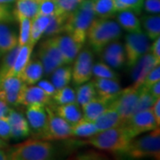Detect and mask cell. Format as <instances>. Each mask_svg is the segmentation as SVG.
<instances>
[{"instance_id":"obj_49","label":"cell","mask_w":160,"mask_h":160,"mask_svg":"<svg viewBox=\"0 0 160 160\" xmlns=\"http://www.w3.org/2000/svg\"><path fill=\"white\" fill-rule=\"evenodd\" d=\"M151 111L152 114L154 116L155 119L157 121V124L159 126L160 125V98H158L155 102L153 103V105L151 106Z\"/></svg>"},{"instance_id":"obj_23","label":"cell","mask_w":160,"mask_h":160,"mask_svg":"<svg viewBox=\"0 0 160 160\" xmlns=\"http://www.w3.org/2000/svg\"><path fill=\"white\" fill-rule=\"evenodd\" d=\"M18 46V35L7 25L0 23V53L5 54Z\"/></svg>"},{"instance_id":"obj_9","label":"cell","mask_w":160,"mask_h":160,"mask_svg":"<svg viewBox=\"0 0 160 160\" xmlns=\"http://www.w3.org/2000/svg\"><path fill=\"white\" fill-rule=\"evenodd\" d=\"M124 126L128 129L133 138L159 127L152 114L151 109L135 112Z\"/></svg>"},{"instance_id":"obj_51","label":"cell","mask_w":160,"mask_h":160,"mask_svg":"<svg viewBox=\"0 0 160 160\" xmlns=\"http://www.w3.org/2000/svg\"><path fill=\"white\" fill-rule=\"evenodd\" d=\"M10 106L7 102H6L5 101L0 99V118L3 117H6L9 110H10Z\"/></svg>"},{"instance_id":"obj_27","label":"cell","mask_w":160,"mask_h":160,"mask_svg":"<svg viewBox=\"0 0 160 160\" xmlns=\"http://www.w3.org/2000/svg\"><path fill=\"white\" fill-rule=\"evenodd\" d=\"M142 25L144 33L149 39L154 40L160 37V16L159 14H148L140 19Z\"/></svg>"},{"instance_id":"obj_1","label":"cell","mask_w":160,"mask_h":160,"mask_svg":"<svg viewBox=\"0 0 160 160\" xmlns=\"http://www.w3.org/2000/svg\"><path fill=\"white\" fill-rule=\"evenodd\" d=\"M133 137L125 126L98 132L89 137L87 142L94 148L113 154L126 155Z\"/></svg>"},{"instance_id":"obj_22","label":"cell","mask_w":160,"mask_h":160,"mask_svg":"<svg viewBox=\"0 0 160 160\" xmlns=\"http://www.w3.org/2000/svg\"><path fill=\"white\" fill-rule=\"evenodd\" d=\"M51 16L36 14L31 19V28H30V35H29V44L33 47L38 42V40L42 38L46 31L48 24L50 22Z\"/></svg>"},{"instance_id":"obj_53","label":"cell","mask_w":160,"mask_h":160,"mask_svg":"<svg viewBox=\"0 0 160 160\" xmlns=\"http://www.w3.org/2000/svg\"><path fill=\"white\" fill-rule=\"evenodd\" d=\"M8 157H7V153H6L2 149H0V160H7Z\"/></svg>"},{"instance_id":"obj_24","label":"cell","mask_w":160,"mask_h":160,"mask_svg":"<svg viewBox=\"0 0 160 160\" xmlns=\"http://www.w3.org/2000/svg\"><path fill=\"white\" fill-rule=\"evenodd\" d=\"M34 47L30 46L29 43L24 45V46H18V52L14 63L12 65L9 76H16L19 77V75L21 73V71L24 69V67L28 64L30 61L31 57V53L33 51Z\"/></svg>"},{"instance_id":"obj_52","label":"cell","mask_w":160,"mask_h":160,"mask_svg":"<svg viewBox=\"0 0 160 160\" xmlns=\"http://www.w3.org/2000/svg\"><path fill=\"white\" fill-rule=\"evenodd\" d=\"M149 92L156 99L160 98V81L155 83L153 86H150L149 88Z\"/></svg>"},{"instance_id":"obj_50","label":"cell","mask_w":160,"mask_h":160,"mask_svg":"<svg viewBox=\"0 0 160 160\" xmlns=\"http://www.w3.org/2000/svg\"><path fill=\"white\" fill-rule=\"evenodd\" d=\"M150 48H151V51H152L151 53L153 54V56L157 60L160 61V37L154 39V42Z\"/></svg>"},{"instance_id":"obj_17","label":"cell","mask_w":160,"mask_h":160,"mask_svg":"<svg viewBox=\"0 0 160 160\" xmlns=\"http://www.w3.org/2000/svg\"><path fill=\"white\" fill-rule=\"evenodd\" d=\"M93 123L95 124L99 132L104 131L112 127L123 126L119 113L118 112L117 109L111 103L109 104V106L107 109H104L102 112L93 120Z\"/></svg>"},{"instance_id":"obj_57","label":"cell","mask_w":160,"mask_h":160,"mask_svg":"<svg viewBox=\"0 0 160 160\" xmlns=\"http://www.w3.org/2000/svg\"><path fill=\"white\" fill-rule=\"evenodd\" d=\"M0 56H1V53H0Z\"/></svg>"},{"instance_id":"obj_25","label":"cell","mask_w":160,"mask_h":160,"mask_svg":"<svg viewBox=\"0 0 160 160\" xmlns=\"http://www.w3.org/2000/svg\"><path fill=\"white\" fill-rule=\"evenodd\" d=\"M118 12V23L122 29H126L128 32L142 31L140 19L133 12L124 10Z\"/></svg>"},{"instance_id":"obj_55","label":"cell","mask_w":160,"mask_h":160,"mask_svg":"<svg viewBox=\"0 0 160 160\" xmlns=\"http://www.w3.org/2000/svg\"><path fill=\"white\" fill-rule=\"evenodd\" d=\"M15 2V0H0V4H4V5H9Z\"/></svg>"},{"instance_id":"obj_38","label":"cell","mask_w":160,"mask_h":160,"mask_svg":"<svg viewBox=\"0 0 160 160\" xmlns=\"http://www.w3.org/2000/svg\"><path fill=\"white\" fill-rule=\"evenodd\" d=\"M157 99L149 92L148 89L140 87V93H139V97H138L137 104L135 107V112L150 109Z\"/></svg>"},{"instance_id":"obj_47","label":"cell","mask_w":160,"mask_h":160,"mask_svg":"<svg viewBox=\"0 0 160 160\" xmlns=\"http://www.w3.org/2000/svg\"><path fill=\"white\" fill-rule=\"evenodd\" d=\"M56 2H57L58 6H59L61 12H64V13L71 12L79 5V3H77V2L71 1V0H56Z\"/></svg>"},{"instance_id":"obj_34","label":"cell","mask_w":160,"mask_h":160,"mask_svg":"<svg viewBox=\"0 0 160 160\" xmlns=\"http://www.w3.org/2000/svg\"><path fill=\"white\" fill-rule=\"evenodd\" d=\"M40 46L44 48V50L47 52V54L50 56L52 62L56 64L57 67H61V66L64 65L62 55L61 53V51H60L53 37H50L49 38L42 42L40 44Z\"/></svg>"},{"instance_id":"obj_13","label":"cell","mask_w":160,"mask_h":160,"mask_svg":"<svg viewBox=\"0 0 160 160\" xmlns=\"http://www.w3.org/2000/svg\"><path fill=\"white\" fill-rule=\"evenodd\" d=\"M26 107V118L28 120L29 127L40 137L46 127L47 120L46 105L41 103H32Z\"/></svg>"},{"instance_id":"obj_37","label":"cell","mask_w":160,"mask_h":160,"mask_svg":"<svg viewBox=\"0 0 160 160\" xmlns=\"http://www.w3.org/2000/svg\"><path fill=\"white\" fill-rule=\"evenodd\" d=\"M144 0H115V5L118 12L129 10L136 15L142 13Z\"/></svg>"},{"instance_id":"obj_28","label":"cell","mask_w":160,"mask_h":160,"mask_svg":"<svg viewBox=\"0 0 160 160\" xmlns=\"http://www.w3.org/2000/svg\"><path fill=\"white\" fill-rule=\"evenodd\" d=\"M52 83L56 88L61 89L64 86H69L72 80V67L71 66H61L53 70L52 73Z\"/></svg>"},{"instance_id":"obj_12","label":"cell","mask_w":160,"mask_h":160,"mask_svg":"<svg viewBox=\"0 0 160 160\" xmlns=\"http://www.w3.org/2000/svg\"><path fill=\"white\" fill-rule=\"evenodd\" d=\"M23 85L24 83L19 77H6L0 82V99L9 105H19L20 93Z\"/></svg>"},{"instance_id":"obj_54","label":"cell","mask_w":160,"mask_h":160,"mask_svg":"<svg viewBox=\"0 0 160 160\" xmlns=\"http://www.w3.org/2000/svg\"><path fill=\"white\" fill-rule=\"evenodd\" d=\"M6 148H8V144L6 142V141H5V140H3V139L0 138V149H6Z\"/></svg>"},{"instance_id":"obj_4","label":"cell","mask_w":160,"mask_h":160,"mask_svg":"<svg viewBox=\"0 0 160 160\" xmlns=\"http://www.w3.org/2000/svg\"><path fill=\"white\" fill-rule=\"evenodd\" d=\"M55 153L53 145L46 140L31 139L13 145L8 149L10 160H49Z\"/></svg>"},{"instance_id":"obj_11","label":"cell","mask_w":160,"mask_h":160,"mask_svg":"<svg viewBox=\"0 0 160 160\" xmlns=\"http://www.w3.org/2000/svg\"><path fill=\"white\" fill-rule=\"evenodd\" d=\"M160 61L157 60L151 52H147L140 58L134 65L131 67V78L132 80V86L135 88H140L142 86L144 78L149 71L159 65Z\"/></svg>"},{"instance_id":"obj_21","label":"cell","mask_w":160,"mask_h":160,"mask_svg":"<svg viewBox=\"0 0 160 160\" xmlns=\"http://www.w3.org/2000/svg\"><path fill=\"white\" fill-rule=\"evenodd\" d=\"M48 106L54 111L55 114H57L59 117L66 120L70 125L76 123L83 117L81 107L77 102L62 104V105H55V106L49 104Z\"/></svg>"},{"instance_id":"obj_29","label":"cell","mask_w":160,"mask_h":160,"mask_svg":"<svg viewBox=\"0 0 160 160\" xmlns=\"http://www.w3.org/2000/svg\"><path fill=\"white\" fill-rule=\"evenodd\" d=\"M92 7L95 16L109 18L118 12L115 0H92Z\"/></svg>"},{"instance_id":"obj_33","label":"cell","mask_w":160,"mask_h":160,"mask_svg":"<svg viewBox=\"0 0 160 160\" xmlns=\"http://www.w3.org/2000/svg\"><path fill=\"white\" fill-rule=\"evenodd\" d=\"M16 8L13 13L22 14L26 17L32 18L38 13V0H15Z\"/></svg>"},{"instance_id":"obj_41","label":"cell","mask_w":160,"mask_h":160,"mask_svg":"<svg viewBox=\"0 0 160 160\" xmlns=\"http://www.w3.org/2000/svg\"><path fill=\"white\" fill-rule=\"evenodd\" d=\"M38 57L42 63V66L44 69V74L46 75V76L51 75L53 72V70L58 68L56 64L52 62V60L41 46H39L38 51Z\"/></svg>"},{"instance_id":"obj_20","label":"cell","mask_w":160,"mask_h":160,"mask_svg":"<svg viewBox=\"0 0 160 160\" xmlns=\"http://www.w3.org/2000/svg\"><path fill=\"white\" fill-rule=\"evenodd\" d=\"M44 75V69L42 63L38 59L29 61L28 64L21 71L19 78L24 84L31 86L36 85Z\"/></svg>"},{"instance_id":"obj_48","label":"cell","mask_w":160,"mask_h":160,"mask_svg":"<svg viewBox=\"0 0 160 160\" xmlns=\"http://www.w3.org/2000/svg\"><path fill=\"white\" fill-rule=\"evenodd\" d=\"M38 86H39L43 91L45 92L46 93H47L49 96H51V97L56 92V88L52 85V83L50 82V81H48V80L40 79L38 82Z\"/></svg>"},{"instance_id":"obj_31","label":"cell","mask_w":160,"mask_h":160,"mask_svg":"<svg viewBox=\"0 0 160 160\" xmlns=\"http://www.w3.org/2000/svg\"><path fill=\"white\" fill-rule=\"evenodd\" d=\"M69 13H56L52 15L50 22L44 35L48 37H53L59 34H62L64 31V25Z\"/></svg>"},{"instance_id":"obj_19","label":"cell","mask_w":160,"mask_h":160,"mask_svg":"<svg viewBox=\"0 0 160 160\" xmlns=\"http://www.w3.org/2000/svg\"><path fill=\"white\" fill-rule=\"evenodd\" d=\"M114 99H105L96 96L90 102L81 107L83 118L90 121H93L99 115L109 106Z\"/></svg>"},{"instance_id":"obj_16","label":"cell","mask_w":160,"mask_h":160,"mask_svg":"<svg viewBox=\"0 0 160 160\" xmlns=\"http://www.w3.org/2000/svg\"><path fill=\"white\" fill-rule=\"evenodd\" d=\"M7 118L11 126V139L20 140L28 137L31 132L28 120L22 113L13 109H10Z\"/></svg>"},{"instance_id":"obj_56","label":"cell","mask_w":160,"mask_h":160,"mask_svg":"<svg viewBox=\"0 0 160 160\" xmlns=\"http://www.w3.org/2000/svg\"><path fill=\"white\" fill-rule=\"evenodd\" d=\"M71 1H74V2H77V3H80V2H82L83 0H71Z\"/></svg>"},{"instance_id":"obj_8","label":"cell","mask_w":160,"mask_h":160,"mask_svg":"<svg viewBox=\"0 0 160 160\" xmlns=\"http://www.w3.org/2000/svg\"><path fill=\"white\" fill-rule=\"evenodd\" d=\"M139 93L140 88H135L131 86L122 89L119 94L111 102L119 113L123 126L135 112Z\"/></svg>"},{"instance_id":"obj_15","label":"cell","mask_w":160,"mask_h":160,"mask_svg":"<svg viewBox=\"0 0 160 160\" xmlns=\"http://www.w3.org/2000/svg\"><path fill=\"white\" fill-rule=\"evenodd\" d=\"M52 102V97L43 91L39 86L23 85L20 93L19 105L27 106L32 103H41L44 105H49Z\"/></svg>"},{"instance_id":"obj_45","label":"cell","mask_w":160,"mask_h":160,"mask_svg":"<svg viewBox=\"0 0 160 160\" xmlns=\"http://www.w3.org/2000/svg\"><path fill=\"white\" fill-rule=\"evenodd\" d=\"M14 20L13 12L8 5L0 4V23H9Z\"/></svg>"},{"instance_id":"obj_3","label":"cell","mask_w":160,"mask_h":160,"mask_svg":"<svg viewBox=\"0 0 160 160\" xmlns=\"http://www.w3.org/2000/svg\"><path fill=\"white\" fill-rule=\"evenodd\" d=\"M121 36V27L118 22L109 18H99L92 22L86 35L89 46L95 52H102L109 43Z\"/></svg>"},{"instance_id":"obj_43","label":"cell","mask_w":160,"mask_h":160,"mask_svg":"<svg viewBox=\"0 0 160 160\" xmlns=\"http://www.w3.org/2000/svg\"><path fill=\"white\" fill-rule=\"evenodd\" d=\"M160 81V65H157L153 69L149 71L146 78H144V81L142 83V86L141 87H143L145 89H148L151 86H153L155 83L159 82Z\"/></svg>"},{"instance_id":"obj_46","label":"cell","mask_w":160,"mask_h":160,"mask_svg":"<svg viewBox=\"0 0 160 160\" xmlns=\"http://www.w3.org/2000/svg\"><path fill=\"white\" fill-rule=\"evenodd\" d=\"M143 9L149 14H159L160 0H144Z\"/></svg>"},{"instance_id":"obj_36","label":"cell","mask_w":160,"mask_h":160,"mask_svg":"<svg viewBox=\"0 0 160 160\" xmlns=\"http://www.w3.org/2000/svg\"><path fill=\"white\" fill-rule=\"evenodd\" d=\"M17 52L18 46L14 49H12V51L8 52L4 54L5 56L2 60L1 66H0V82L4 78H6V77H8V75L10 73L12 68V65L14 63V61H15Z\"/></svg>"},{"instance_id":"obj_42","label":"cell","mask_w":160,"mask_h":160,"mask_svg":"<svg viewBox=\"0 0 160 160\" xmlns=\"http://www.w3.org/2000/svg\"><path fill=\"white\" fill-rule=\"evenodd\" d=\"M102 60L106 64H108L109 67L118 69L123 66L126 63V56L124 55H115V54H109L103 52Z\"/></svg>"},{"instance_id":"obj_30","label":"cell","mask_w":160,"mask_h":160,"mask_svg":"<svg viewBox=\"0 0 160 160\" xmlns=\"http://www.w3.org/2000/svg\"><path fill=\"white\" fill-rule=\"evenodd\" d=\"M76 92V101L80 107L84 106L86 103L90 102L93 98L97 96L95 87L93 86L92 81L86 82L78 86Z\"/></svg>"},{"instance_id":"obj_32","label":"cell","mask_w":160,"mask_h":160,"mask_svg":"<svg viewBox=\"0 0 160 160\" xmlns=\"http://www.w3.org/2000/svg\"><path fill=\"white\" fill-rule=\"evenodd\" d=\"M13 15L18 21L20 27V31L18 35V46H24L29 43L30 28H31V19L18 13H13Z\"/></svg>"},{"instance_id":"obj_26","label":"cell","mask_w":160,"mask_h":160,"mask_svg":"<svg viewBox=\"0 0 160 160\" xmlns=\"http://www.w3.org/2000/svg\"><path fill=\"white\" fill-rule=\"evenodd\" d=\"M99 130L93 123L83 117L78 121L71 125V135L76 137L89 138L97 133Z\"/></svg>"},{"instance_id":"obj_7","label":"cell","mask_w":160,"mask_h":160,"mask_svg":"<svg viewBox=\"0 0 160 160\" xmlns=\"http://www.w3.org/2000/svg\"><path fill=\"white\" fill-rule=\"evenodd\" d=\"M46 109L47 113L46 125L40 137L46 141L64 140L71 137V125L55 114L48 105H46Z\"/></svg>"},{"instance_id":"obj_35","label":"cell","mask_w":160,"mask_h":160,"mask_svg":"<svg viewBox=\"0 0 160 160\" xmlns=\"http://www.w3.org/2000/svg\"><path fill=\"white\" fill-rule=\"evenodd\" d=\"M52 101L56 105L76 102V92L70 86H64L56 90L55 93L52 96Z\"/></svg>"},{"instance_id":"obj_40","label":"cell","mask_w":160,"mask_h":160,"mask_svg":"<svg viewBox=\"0 0 160 160\" xmlns=\"http://www.w3.org/2000/svg\"><path fill=\"white\" fill-rule=\"evenodd\" d=\"M92 75L99 78H118V74L105 62L92 64Z\"/></svg>"},{"instance_id":"obj_44","label":"cell","mask_w":160,"mask_h":160,"mask_svg":"<svg viewBox=\"0 0 160 160\" xmlns=\"http://www.w3.org/2000/svg\"><path fill=\"white\" fill-rule=\"evenodd\" d=\"M0 138L5 141L11 139V126L7 116L0 118Z\"/></svg>"},{"instance_id":"obj_5","label":"cell","mask_w":160,"mask_h":160,"mask_svg":"<svg viewBox=\"0 0 160 160\" xmlns=\"http://www.w3.org/2000/svg\"><path fill=\"white\" fill-rule=\"evenodd\" d=\"M126 156L133 159L141 158H160V129L149 132V133L139 138H133L126 153Z\"/></svg>"},{"instance_id":"obj_18","label":"cell","mask_w":160,"mask_h":160,"mask_svg":"<svg viewBox=\"0 0 160 160\" xmlns=\"http://www.w3.org/2000/svg\"><path fill=\"white\" fill-rule=\"evenodd\" d=\"M97 96L105 99H115L121 92V86L118 78H99L92 81Z\"/></svg>"},{"instance_id":"obj_2","label":"cell","mask_w":160,"mask_h":160,"mask_svg":"<svg viewBox=\"0 0 160 160\" xmlns=\"http://www.w3.org/2000/svg\"><path fill=\"white\" fill-rule=\"evenodd\" d=\"M94 18L92 0H83L75 10L68 14L63 33L70 36L77 43L84 46L89 26Z\"/></svg>"},{"instance_id":"obj_6","label":"cell","mask_w":160,"mask_h":160,"mask_svg":"<svg viewBox=\"0 0 160 160\" xmlns=\"http://www.w3.org/2000/svg\"><path fill=\"white\" fill-rule=\"evenodd\" d=\"M124 49L126 65L131 68L140 58L150 50L149 38L143 31L129 32L126 36Z\"/></svg>"},{"instance_id":"obj_14","label":"cell","mask_w":160,"mask_h":160,"mask_svg":"<svg viewBox=\"0 0 160 160\" xmlns=\"http://www.w3.org/2000/svg\"><path fill=\"white\" fill-rule=\"evenodd\" d=\"M54 40L62 55L64 65H69L73 62L83 46L77 43L68 34H59L53 36Z\"/></svg>"},{"instance_id":"obj_10","label":"cell","mask_w":160,"mask_h":160,"mask_svg":"<svg viewBox=\"0 0 160 160\" xmlns=\"http://www.w3.org/2000/svg\"><path fill=\"white\" fill-rule=\"evenodd\" d=\"M72 81L76 86L88 82L92 77V52L90 50H81L73 62Z\"/></svg>"},{"instance_id":"obj_39","label":"cell","mask_w":160,"mask_h":160,"mask_svg":"<svg viewBox=\"0 0 160 160\" xmlns=\"http://www.w3.org/2000/svg\"><path fill=\"white\" fill-rule=\"evenodd\" d=\"M56 13H64L60 10L56 0H38V10L37 14L52 16Z\"/></svg>"}]
</instances>
